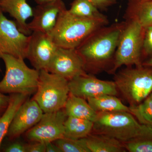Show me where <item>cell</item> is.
Listing matches in <instances>:
<instances>
[{"instance_id":"6da1fadb","label":"cell","mask_w":152,"mask_h":152,"mask_svg":"<svg viewBox=\"0 0 152 152\" xmlns=\"http://www.w3.org/2000/svg\"><path fill=\"white\" fill-rule=\"evenodd\" d=\"M97 113L92 131L95 134L109 136L123 143L137 139L152 138V127L140 124L131 113Z\"/></svg>"},{"instance_id":"7a4b0ae2","label":"cell","mask_w":152,"mask_h":152,"mask_svg":"<svg viewBox=\"0 0 152 152\" xmlns=\"http://www.w3.org/2000/svg\"><path fill=\"white\" fill-rule=\"evenodd\" d=\"M107 23V19L76 16L65 8L60 12L56 26L50 35L57 47L76 49L92 34Z\"/></svg>"},{"instance_id":"3957f363","label":"cell","mask_w":152,"mask_h":152,"mask_svg":"<svg viewBox=\"0 0 152 152\" xmlns=\"http://www.w3.org/2000/svg\"><path fill=\"white\" fill-rule=\"evenodd\" d=\"M125 24L100 28L76 49L84 61L86 70L88 68L102 67L111 58Z\"/></svg>"},{"instance_id":"277c9868","label":"cell","mask_w":152,"mask_h":152,"mask_svg":"<svg viewBox=\"0 0 152 152\" xmlns=\"http://www.w3.org/2000/svg\"><path fill=\"white\" fill-rule=\"evenodd\" d=\"M0 56L6 67L5 75L0 82V92L28 96L36 93L39 71L28 67L23 59L5 54Z\"/></svg>"},{"instance_id":"5b68a950","label":"cell","mask_w":152,"mask_h":152,"mask_svg":"<svg viewBox=\"0 0 152 152\" xmlns=\"http://www.w3.org/2000/svg\"><path fill=\"white\" fill-rule=\"evenodd\" d=\"M69 94L67 80L46 69L39 71L37 89L33 99L44 113L64 108Z\"/></svg>"},{"instance_id":"8992f818","label":"cell","mask_w":152,"mask_h":152,"mask_svg":"<svg viewBox=\"0 0 152 152\" xmlns=\"http://www.w3.org/2000/svg\"><path fill=\"white\" fill-rule=\"evenodd\" d=\"M114 82L130 107L137 105L152 92V70L140 66L126 69L116 75Z\"/></svg>"},{"instance_id":"52a82bcc","label":"cell","mask_w":152,"mask_h":152,"mask_svg":"<svg viewBox=\"0 0 152 152\" xmlns=\"http://www.w3.org/2000/svg\"><path fill=\"white\" fill-rule=\"evenodd\" d=\"M144 29L145 28L134 19L126 23L116 50L111 73L115 72L118 68L124 65L140 66Z\"/></svg>"},{"instance_id":"ba28073f","label":"cell","mask_w":152,"mask_h":152,"mask_svg":"<svg viewBox=\"0 0 152 152\" xmlns=\"http://www.w3.org/2000/svg\"><path fill=\"white\" fill-rule=\"evenodd\" d=\"M67 117L64 108L44 113L40 121L28 131L27 139L31 142L46 143L64 137V124Z\"/></svg>"},{"instance_id":"9c48e42d","label":"cell","mask_w":152,"mask_h":152,"mask_svg":"<svg viewBox=\"0 0 152 152\" xmlns=\"http://www.w3.org/2000/svg\"><path fill=\"white\" fill-rule=\"evenodd\" d=\"M30 35L19 30L15 21L9 20L0 10V54L26 58Z\"/></svg>"},{"instance_id":"30bf717a","label":"cell","mask_w":152,"mask_h":152,"mask_svg":"<svg viewBox=\"0 0 152 152\" xmlns=\"http://www.w3.org/2000/svg\"><path fill=\"white\" fill-rule=\"evenodd\" d=\"M46 70L70 80L86 74L83 59L76 49L58 47Z\"/></svg>"},{"instance_id":"8fae6325","label":"cell","mask_w":152,"mask_h":152,"mask_svg":"<svg viewBox=\"0 0 152 152\" xmlns=\"http://www.w3.org/2000/svg\"><path fill=\"white\" fill-rule=\"evenodd\" d=\"M58 47L49 34L33 32L30 35L26 58L36 69L46 70Z\"/></svg>"},{"instance_id":"7c38bea8","label":"cell","mask_w":152,"mask_h":152,"mask_svg":"<svg viewBox=\"0 0 152 152\" xmlns=\"http://www.w3.org/2000/svg\"><path fill=\"white\" fill-rule=\"evenodd\" d=\"M70 94L87 99L103 95L116 96L118 90L115 82L102 80L88 74L69 81Z\"/></svg>"},{"instance_id":"4fadbf2b","label":"cell","mask_w":152,"mask_h":152,"mask_svg":"<svg viewBox=\"0 0 152 152\" xmlns=\"http://www.w3.org/2000/svg\"><path fill=\"white\" fill-rule=\"evenodd\" d=\"M65 8L62 0L38 4L34 10L32 20L28 24L29 30L32 33L50 34L56 26L60 12Z\"/></svg>"},{"instance_id":"5bb4252c","label":"cell","mask_w":152,"mask_h":152,"mask_svg":"<svg viewBox=\"0 0 152 152\" xmlns=\"http://www.w3.org/2000/svg\"><path fill=\"white\" fill-rule=\"evenodd\" d=\"M43 114L42 110L34 99L26 100L15 115L7 135L10 139L18 137L37 124Z\"/></svg>"},{"instance_id":"9a60e30c","label":"cell","mask_w":152,"mask_h":152,"mask_svg":"<svg viewBox=\"0 0 152 152\" xmlns=\"http://www.w3.org/2000/svg\"><path fill=\"white\" fill-rule=\"evenodd\" d=\"M0 10L15 19L19 30L26 35L31 34L27 21L33 16L34 10L27 0H0Z\"/></svg>"},{"instance_id":"2e32d148","label":"cell","mask_w":152,"mask_h":152,"mask_svg":"<svg viewBox=\"0 0 152 152\" xmlns=\"http://www.w3.org/2000/svg\"><path fill=\"white\" fill-rule=\"evenodd\" d=\"M68 116L94 122L98 113L93 110L86 99L69 94L64 107Z\"/></svg>"},{"instance_id":"e0dca14e","label":"cell","mask_w":152,"mask_h":152,"mask_svg":"<svg viewBox=\"0 0 152 152\" xmlns=\"http://www.w3.org/2000/svg\"><path fill=\"white\" fill-rule=\"evenodd\" d=\"M87 147L91 152L126 151L124 143L109 136L102 134H90L85 138Z\"/></svg>"},{"instance_id":"ac0fdd59","label":"cell","mask_w":152,"mask_h":152,"mask_svg":"<svg viewBox=\"0 0 152 152\" xmlns=\"http://www.w3.org/2000/svg\"><path fill=\"white\" fill-rule=\"evenodd\" d=\"M87 99L91 107L97 113L127 112L131 113L129 107L124 104L116 96L101 95Z\"/></svg>"},{"instance_id":"d6986e66","label":"cell","mask_w":152,"mask_h":152,"mask_svg":"<svg viewBox=\"0 0 152 152\" xmlns=\"http://www.w3.org/2000/svg\"><path fill=\"white\" fill-rule=\"evenodd\" d=\"M28 96V95L22 94H13L10 96L9 105L0 117V150L3 139L7 134L15 115Z\"/></svg>"},{"instance_id":"ffe728a7","label":"cell","mask_w":152,"mask_h":152,"mask_svg":"<svg viewBox=\"0 0 152 152\" xmlns=\"http://www.w3.org/2000/svg\"><path fill=\"white\" fill-rule=\"evenodd\" d=\"M93 126L92 121L68 116L64 124V137L75 140L85 138L92 132Z\"/></svg>"},{"instance_id":"44dd1931","label":"cell","mask_w":152,"mask_h":152,"mask_svg":"<svg viewBox=\"0 0 152 152\" xmlns=\"http://www.w3.org/2000/svg\"><path fill=\"white\" fill-rule=\"evenodd\" d=\"M129 10L135 14L134 19L144 28L152 26V0H128Z\"/></svg>"},{"instance_id":"7402d4cb","label":"cell","mask_w":152,"mask_h":152,"mask_svg":"<svg viewBox=\"0 0 152 152\" xmlns=\"http://www.w3.org/2000/svg\"><path fill=\"white\" fill-rule=\"evenodd\" d=\"M72 15L80 18L94 19H106L97 8L88 0H74L68 10Z\"/></svg>"},{"instance_id":"603a6c76","label":"cell","mask_w":152,"mask_h":152,"mask_svg":"<svg viewBox=\"0 0 152 152\" xmlns=\"http://www.w3.org/2000/svg\"><path fill=\"white\" fill-rule=\"evenodd\" d=\"M129 107L131 113L139 122L152 127V92L141 103Z\"/></svg>"},{"instance_id":"cb8c5ba5","label":"cell","mask_w":152,"mask_h":152,"mask_svg":"<svg viewBox=\"0 0 152 152\" xmlns=\"http://www.w3.org/2000/svg\"><path fill=\"white\" fill-rule=\"evenodd\" d=\"M61 152H91L86 139H72L63 137L53 142Z\"/></svg>"},{"instance_id":"d4e9b609","label":"cell","mask_w":152,"mask_h":152,"mask_svg":"<svg viewBox=\"0 0 152 152\" xmlns=\"http://www.w3.org/2000/svg\"><path fill=\"white\" fill-rule=\"evenodd\" d=\"M130 152H152V138L137 139L124 143Z\"/></svg>"},{"instance_id":"484cf974","label":"cell","mask_w":152,"mask_h":152,"mask_svg":"<svg viewBox=\"0 0 152 152\" xmlns=\"http://www.w3.org/2000/svg\"><path fill=\"white\" fill-rule=\"evenodd\" d=\"M143 46L145 51L148 54H152V26L145 28Z\"/></svg>"},{"instance_id":"4316f807","label":"cell","mask_w":152,"mask_h":152,"mask_svg":"<svg viewBox=\"0 0 152 152\" xmlns=\"http://www.w3.org/2000/svg\"><path fill=\"white\" fill-rule=\"evenodd\" d=\"M98 10H104L115 4L117 0H88Z\"/></svg>"},{"instance_id":"83f0119b","label":"cell","mask_w":152,"mask_h":152,"mask_svg":"<svg viewBox=\"0 0 152 152\" xmlns=\"http://www.w3.org/2000/svg\"><path fill=\"white\" fill-rule=\"evenodd\" d=\"M26 152H45L46 144L40 142H34L33 143L26 144Z\"/></svg>"},{"instance_id":"f1b7e54d","label":"cell","mask_w":152,"mask_h":152,"mask_svg":"<svg viewBox=\"0 0 152 152\" xmlns=\"http://www.w3.org/2000/svg\"><path fill=\"white\" fill-rule=\"evenodd\" d=\"M6 152H26V144L21 142H16L8 146L5 149Z\"/></svg>"},{"instance_id":"f546056e","label":"cell","mask_w":152,"mask_h":152,"mask_svg":"<svg viewBox=\"0 0 152 152\" xmlns=\"http://www.w3.org/2000/svg\"><path fill=\"white\" fill-rule=\"evenodd\" d=\"M10 100V96H6L0 92V114L4 113L7 108Z\"/></svg>"},{"instance_id":"4dcf8cb0","label":"cell","mask_w":152,"mask_h":152,"mask_svg":"<svg viewBox=\"0 0 152 152\" xmlns=\"http://www.w3.org/2000/svg\"><path fill=\"white\" fill-rule=\"evenodd\" d=\"M46 152H61L59 148L53 142H50L45 143Z\"/></svg>"},{"instance_id":"1f68e13d","label":"cell","mask_w":152,"mask_h":152,"mask_svg":"<svg viewBox=\"0 0 152 152\" xmlns=\"http://www.w3.org/2000/svg\"><path fill=\"white\" fill-rule=\"evenodd\" d=\"M56 1V0H35L36 3L38 4H45L50 2L53 1Z\"/></svg>"},{"instance_id":"d6a6232c","label":"cell","mask_w":152,"mask_h":152,"mask_svg":"<svg viewBox=\"0 0 152 152\" xmlns=\"http://www.w3.org/2000/svg\"><path fill=\"white\" fill-rule=\"evenodd\" d=\"M144 64L146 66H152V58L151 59L148 60V61L145 63Z\"/></svg>"},{"instance_id":"836d02e7","label":"cell","mask_w":152,"mask_h":152,"mask_svg":"<svg viewBox=\"0 0 152 152\" xmlns=\"http://www.w3.org/2000/svg\"><path fill=\"white\" fill-rule=\"evenodd\" d=\"M141 1H147V0H141Z\"/></svg>"},{"instance_id":"e575fe53","label":"cell","mask_w":152,"mask_h":152,"mask_svg":"<svg viewBox=\"0 0 152 152\" xmlns=\"http://www.w3.org/2000/svg\"><path fill=\"white\" fill-rule=\"evenodd\" d=\"M0 58H1V56H0Z\"/></svg>"}]
</instances>
